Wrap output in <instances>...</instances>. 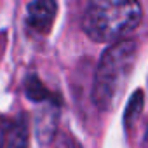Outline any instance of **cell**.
Returning a JSON list of instances; mask_svg holds the SVG:
<instances>
[{
	"mask_svg": "<svg viewBox=\"0 0 148 148\" xmlns=\"http://www.w3.org/2000/svg\"><path fill=\"white\" fill-rule=\"evenodd\" d=\"M56 11H58V5L51 0L32 2L26 11V23L37 33H49L56 18Z\"/></svg>",
	"mask_w": 148,
	"mask_h": 148,
	"instance_id": "cell-3",
	"label": "cell"
},
{
	"mask_svg": "<svg viewBox=\"0 0 148 148\" xmlns=\"http://www.w3.org/2000/svg\"><path fill=\"white\" fill-rule=\"evenodd\" d=\"M136 56V42L134 40H120L112 44L103 54L96 68L92 99L99 110L112 108L117 92L122 89L127 80L132 63Z\"/></svg>",
	"mask_w": 148,
	"mask_h": 148,
	"instance_id": "cell-2",
	"label": "cell"
},
{
	"mask_svg": "<svg viewBox=\"0 0 148 148\" xmlns=\"http://www.w3.org/2000/svg\"><path fill=\"white\" fill-rule=\"evenodd\" d=\"M146 139H148V131H146Z\"/></svg>",
	"mask_w": 148,
	"mask_h": 148,
	"instance_id": "cell-9",
	"label": "cell"
},
{
	"mask_svg": "<svg viewBox=\"0 0 148 148\" xmlns=\"http://www.w3.org/2000/svg\"><path fill=\"white\" fill-rule=\"evenodd\" d=\"M141 108H143V94H141V91H138V92L132 96V99L129 101L127 108H125V119H124V120H125L127 125H131V124L136 122V119L139 117Z\"/></svg>",
	"mask_w": 148,
	"mask_h": 148,
	"instance_id": "cell-6",
	"label": "cell"
},
{
	"mask_svg": "<svg viewBox=\"0 0 148 148\" xmlns=\"http://www.w3.org/2000/svg\"><path fill=\"white\" fill-rule=\"evenodd\" d=\"M14 127V120L0 115V148H5V143L11 136V131Z\"/></svg>",
	"mask_w": 148,
	"mask_h": 148,
	"instance_id": "cell-7",
	"label": "cell"
},
{
	"mask_svg": "<svg viewBox=\"0 0 148 148\" xmlns=\"http://www.w3.org/2000/svg\"><path fill=\"white\" fill-rule=\"evenodd\" d=\"M26 94L30 99L33 101H42V99H49L51 92L42 86V82L37 77H30L26 80Z\"/></svg>",
	"mask_w": 148,
	"mask_h": 148,
	"instance_id": "cell-5",
	"label": "cell"
},
{
	"mask_svg": "<svg viewBox=\"0 0 148 148\" xmlns=\"http://www.w3.org/2000/svg\"><path fill=\"white\" fill-rule=\"evenodd\" d=\"M56 148H82L75 139L68 134H59V138L56 139Z\"/></svg>",
	"mask_w": 148,
	"mask_h": 148,
	"instance_id": "cell-8",
	"label": "cell"
},
{
	"mask_svg": "<svg viewBox=\"0 0 148 148\" xmlns=\"http://www.w3.org/2000/svg\"><path fill=\"white\" fill-rule=\"evenodd\" d=\"M141 18L143 11L138 2L96 0L84 12L82 30L94 42L117 44L136 30Z\"/></svg>",
	"mask_w": 148,
	"mask_h": 148,
	"instance_id": "cell-1",
	"label": "cell"
},
{
	"mask_svg": "<svg viewBox=\"0 0 148 148\" xmlns=\"http://www.w3.org/2000/svg\"><path fill=\"white\" fill-rule=\"evenodd\" d=\"M28 143H30L28 124L25 117H19L18 120H14V127L5 143V148H28Z\"/></svg>",
	"mask_w": 148,
	"mask_h": 148,
	"instance_id": "cell-4",
	"label": "cell"
}]
</instances>
